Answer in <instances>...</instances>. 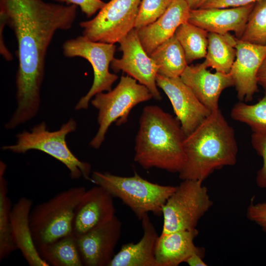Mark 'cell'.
Here are the masks:
<instances>
[{
	"instance_id": "obj_1",
	"label": "cell",
	"mask_w": 266,
	"mask_h": 266,
	"mask_svg": "<svg viewBox=\"0 0 266 266\" xmlns=\"http://www.w3.org/2000/svg\"><path fill=\"white\" fill-rule=\"evenodd\" d=\"M77 6L43 0H0V19L17 40V108L10 119L17 127L33 118L40 103L48 48L55 33L69 30Z\"/></svg>"
},
{
	"instance_id": "obj_2",
	"label": "cell",
	"mask_w": 266,
	"mask_h": 266,
	"mask_svg": "<svg viewBox=\"0 0 266 266\" xmlns=\"http://www.w3.org/2000/svg\"><path fill=\"white\" fill-rule=\"evenodd\" d=\"M183 147L185 159L178 172L182 180L203 182L215 170L237 161L234 131L219 108L186 135Z\"/></svg>"
},
{
	"instance_id": "obj_3",
	"label": "cell",
	"mask_w": 266,
	"mask_h": 266,
	"mask_svg": "<svg viewBox=\"0 0 266 266\" xmlns=\"http://www.w3.org/2000/svg\"><path fill=\"white\" fill-rule=\"evenodd\" d=\"M134 161L145 169L152 167L178 173L185 161L186 136L176 117L157 105H147L139 121Z\"/></svg>"
},
{
	"instance_id": "obj_4",
	"label": "cell",
	"mask_w": 266,
	"mask_h": 266,
	"mask_svg": "<svg viewBox=\"0 0 266 266\" xmlns=\"http://www.w3.org/2000/svg\"><path fill=\"white\" fill-rule=\"evenodd\" d=\"M91 177L93 183L104 188L113 198L120 199L140 220L150 212L162 215L166 202L176 188L150 182L137 172L127 177L94 171Z\"/></svg>"
},
{
	"instance_id": "obj_5",
	"label": "cell",
	"mask_w": 266,
	"mask_h": 266,
	"mask_svg": "<svg viewBox=\"0 0 266 266\" xmlns=\"http://www.w3.org/2000/svg\"><path fill=\"white\" fill-rule=\"evenodd\" d=\"M76 121L72 118L55 131H49L44 121L36 125L30 132L24 131L17 134L14 144L2 147L3 150L24 154L36 150L43 152L63 163L70 172L72 179L83 177L93 183L91 177V166L79 160L71 151L66 141V135L74 132Z\"/></svg>"
},
{
	"instance_id": "obj_6",
	"label": "cell",
	"mask_w": 266,
	"mask_h": 266,
	"mask_svg": "<svg viewBox=\"0 0 266 266\" xmlns=\"http://www.w3.org/2000/svg\"><path fill=\"white\" fill-rule=\"evenodd\" d=\"M86 191L84 187L68 188L32 209L30 225L37 250L72 233L75 211Z\"/></svg>"
},
{
	"instance_id": "obj_7",
	"label": "cell",
	"mask_w": 266,
	"mask_h": 266,
	"mask_svg": "<svg viewBox=\"0 0 266 266\" xmlns=\"http://www.w3.org/2000/svg\"><path fill=\"white\" fill-rule=\"evenodd\" d=\"M153 98L149 90L127 75H123L117 85L106 93L96 95L91 100L92 105L98 110V130L90 143L99 149L105 139L111 124L122 125L128 121L132 109L137 104Z\"/></svg>"
},
{
	"instance_id": "obj_8",
	"label": "cell",
	"mask_w": 266,
	"mask_h": 266,
	"mask_svg": "<svg viewBox=\"0 0 266 266\" xmlns=\"http://www.w3.org/2000/svg\"><path fill=\"white\" fill-rule=\"evenodd\" d=\"M212 205L208 190L202 182L183 180L163 207L161 234L196 229L200 219Z\"/></svg>"
},
{
	"instance_id": "obj_9",
	"label": "cell",
	"mask_w": 266,
	"mask_h": 266,
	"mask_svg": "<svg viewBox=\"0 0 266 266\" xmlns=\"http://www.w3.org/2000/svg\"><path fill=\"white\" fill-rule=\"evenodd\" d=\"M63 49L65 57L83 58L92 66L93 84L75 106L76 110L87 109L92 98L99 93L111 90L112 85L118 78L117 74L111 73L109 70L114 58L116 46L114 44L94 41L82 35L66 40Z\"/></svg>"
},
{
	"instance_id": "obj_10",
	"label": "cell",
	"mask_w": 266,
	"mask_h": 266,
	"mask_svg": "<svg viewBox=\"0 0 266 266\" xmlns=\"http://www.w3.org/2000/svg\"><path fill=\"white\" fill-rule=\"evenodd\" d=\"M141 0H110L93 19L79 23L91 40L115 44L134 28Z\"/></svg>"
},
{
	"instance_id": "obj_11",
	"label": "cell",
	"mask_w": 266,
	"mask_h": 266,
	"mask_svg": "<svg viewBox=\"0 0 266 266\" xmlns=\"http://www.w3.org/2000/svg\"><path fill=\"white\" fill-rule=\"evenodd\" d=\"M120 59L114 58L110 66L116 73L122 71L145 86L154 99L161 100L162 96L157 88L156 76L158 67L144 49L136 29L131 30L119 42Z\"/></svg>"
},
{
	"instance_id": "obj_12",
	"label": "cell",
	"mask_w": 266,
	"mask_h": 266,
	"mask_svg": "<svg viewBox=\"0 0 266 266\" xmlns=\"http://www.w3.org/2000/svg\"><path fill=\"white\" fill-rule=\"evenodd\" d=\"M156 83L169 100L186 135L191 133L211 113L180 77L169 78L157 74Z\"/></svg>"
},
{
	"instance_id": "obj_13",
	"label": "cell",
	"mask_w": 266,
	"mask_h": 266,
	"mask_svg": "<svg viewBox=\"0 0 266 266\" xmlns=\"http://www.w3.org/2000/svg\"><path fill=\"white\" fill-rule=\"evenodd\" d=\"M121 221L116 216L107 224L76 237L83 266H108L122 233Z\"/></svg>"
},
{
	"instance_id": "obj_14",
	"label": "cell",
	"mask_w": 266,
	"mask_h": 266,
	"mask_svg": "<svg viewBox=\"0 0 266 266\" xmlns=\"http://www.w3.org/2000/svg\"><path fill=\"white\" fill-rule=\"evenodd\" d=\"M235 49V59L229 73L233 80L238 99L241 101H249L258 90L257 74L266 57V45L237 38Z\"/></svg>"
},
{
	"instance_id": "obj_15",
	"label": "cell",
	"mask_w": 266,
	"mask_h": 266,
	"mask_svg": "<svg viewBox=\"0 0 266 266\" xmlns=\"http://www.w3.org/2000/svg\"><path fill=\"white\" fill-rule=\"evenodd\" d=\"M113 198L99 185L86 190L75 211L72 234L78 237L110 222L115 216Z\"/></svg>"
},
{
	"instance_id": "obj_16",
	"label": "cell",
	"mask_w": 266,
	"mask_h": 266,
	"mask_svg": "<svg viewBox=\"0 0 266 266\" xmlns=\"http://www.w3.org/2000/svg\"><path fill=\"white\" fill-rule=\"evenodd\" d=\"M203 62L186 67L180 76L199 100L211 112L219 109V99L222 91L234 85L230 73H212Z\"/></svg>"
},
{
	"instance_id": "obj_17",
	"label": "cell",
	"mask_w": 266,
	"mask_h": 266,
	"mask_svg": "<svg viewBox=\"0 0 266 266\" xmlns=\"http://www.w3.org/2000/svg\"><path fill=\"white\" fill-rule=\"evenodd\" d=\"M255 4L238 7L190 9L188 22L208 33L223 34L233 31L239 38Z\"/></svg>"
},
{
	"instance_id": "obj_18",
	"label": "cell",
	"mask_w": 266,
	"mask_h": 266,
	"mask_svg": "<svg viewBox=\"0 0 266 266\" xmlns=\"http://www.w3.org/2000/svg\"><path fill=\"white\" fill-rule=\"evenodd\" d=\"M190 9L185 0H173L155 21L136 29L140 41L149 55L173 36L181 25L188 22Z\"/></svg>"
},
{
	"instance_id": "obj_19",
	"label": "cell",
	"mask_w": 266,
	"mask_h": 266,
	"mask_svg": "<svg viewBox=\"0 0 266 266\" xmlns=\"http://www.w3.org/2000/svg\"><path fill=\"white\" fill-rule=\"evenodd\" d=\"M32 205L31 200L22 197L12 206L10 218L12 239L29 266H49L40 256L33 242L30 225Z\"/></svg>"
},
{
	"instance_id": "obj_20",
	"label": "cell",
	"mask_w": 266,
	"mask_h": 266,
	"mask_svg": "<svg viewBox=\"0 0 266 266\" xmlns=\"http://www.w3.org/2000/svg\"><path fill=\"white\" fill-rule=\"evenodd\" d=\"M143 235L137 243L123 244L108 266H158L155 246L159 237L148 214L141 220Z\"/></svg>"
},
{
	"instance_id": "obj_21",
	"label": "cell",
	"mask_w": 266,
	"mask_h": 266,
	"mask_svg": "<svg viewBox=\"0 0 266 266\" xmlns=\"http://www.w3.org/2000/svg\"><path fill=\"white\" fill-rule=\"evenodd\" d=\"M198 234L196 229L159 236L155 252L158 266H177L195 253H204L203 248L195 245Z\"/></svg>"
},
{
	"instance_id": "obj_22",
	"label": "cell",
	"mask_w": 266,
	"mask_h": 266,
	"mask_svg": "<svg viewBox=\"0 0 266 266\" xmlns=\"http://www.w3.org/2000/svg\"><path fill=\"white\" fill-rule=\"evenodd\" d=\"M237 38L229 33H208L207 53L203 62L216 71L229 73L236 57Z\"/></svg>"
},
{
	"instance_id": "obj_23",
	"label": "cell",
	"mask_w": 266,
	"mask_h": 266,
	"mask_svg": "<svg viewBox=\"0 0 266 266\" xmlns=\"http://www.w3.org/2000/svg\"><path fill=\"white\" fill-rule=\"evenodd\" d=\"M149 56L158 67V74L166 77H180L188 65L183 48L174 35Z\"/></svg>"
},
{
	"instance_id": "obj_24",
	"label": "cell",
	"mask_w": 266,
	"mask_h": 266,
	"mask_svg": "<svg viewBox=\"0 0 266 266\" xmlns=\"http://www.w3.org/2000/svg\"><path fill=\"white\" fill-rule=\"evenodd\" d=\"M38 251L49 266H83L76 237L72 233L41 247Z\"/></svg>"
},
{
	"instance_id": "obj_25",
	"label": "cell",
	"mask_w": 266,
	"mask_h": 266,
	"mask_svg": "<svg viewBox=\"0 0 266 266\" xmlns=\"http://www.w3.org/2000/svg\"><path fill=\"white\" fill-rule=\"evenodd\" d=\"M208 34L206 31L189 22L177 28L174 35L183 48L188 64L205 57Z\"/></svg>"
},
{
	"instance_id": "obj_26",
	"label": "cell",
	"mask_w": 266,
	"mask_h": 266,
	"mask_svg": "<svg viewBox=\"0 0 266 266\" xmlns=\"http://www.w3.org/2000/svg\"><path fill=\"white\" fill-rule=\"evenodd\" d=\"M6 165L0 164V261L17 249L12 239L10 214L11 202L7 196V182L4 177Z\"/></svg>"
},
{
	"instance_id": "obj_27",
	"label": "cell",
	"mask_w": 266,
	"mask_h": 266,
	"mask_svg": "<svg viewBox=\"0 0 266 266\" xmlns=\"http://www.w3.org/2000/svg\"><path fill=\"white\" fill-rule=\"evenodd\" d=\"M231 116L234 120L247 125L253 133H266V90L256 103L248 104L241 101L236 103Z\"/></svg>"
},
{
	"instance_id": "obj_28",
	"label": "cell",
	"mask_w": 266,
	"mask_h": 266,
	"mask_svg": "<svg viewBox=\"0 0 266 266\" xmlns=\"http://www.w3.org/2000/svg\"><path fill=\"white\" fill-rule=\"evenodd\" d=\"M238 39L266 45V0H261L255 3L244 31Z\"/></svg>"
},
{
	"instance_id": "obj_29",
	"label": "cell",
	"mask_w": 266,
	"mask_h": 266,
	"mask_svg": "<svg viewBox=\"0 0 266 266\" xmlns=\"http://www.w3.org/2000/svg\"><path fill=\"white\" fill-rule=\"evenodd\" d=\"M173 0H141L135 20L136 29L155 21L168 8Z\"/></svg>"
},
{
	"instance_id": "obj_30",
	"label": "cell",
	"mask_w": 266,
	"mask_h": 266,
	"mask_svg": "<svg viewBox=\"0 0 266 266\" xmlns=\"http://www.w3.org/2000/svg\"><path fill=\"white\" fill-rule=\"evenodd\" d=\"M252 147L263 159V165L256 176L257 185L266 188V133H253L251 137Z\"/></svg>"
},
{
	"instance_id": "obj_31",
	"label": "cell",
	"mask_w": 266,
	"mask_h": 266,
	"mask_svg": "<svg viewBox=\"0 0 266 266\" xmlns=\"http://www.w3.org/2000/svg\"><path fill=\"white\" fill-rule=\"evenodd\" d=\"M246 217L259 226L266 234V201L254 203L252 198L247 208Z\"/></svg>"
},
{
	"instance_id": "obj_32",
	"label": "cell",
	"mask_w": 266,
	"mask_h": 266,
	"mask_svg": "<svg viewBox=\"0 0 266 266\" xmlns=\"http://www.w3.org/2000/svg\"><path fill=\"white\" fill-rule=\"evenodd\" d=\"M59 3L74 5L79 7L87 17H90L105 5L102 0H52Z\"/></svg>"
},
{
	"instance_id": "obj_33",
	"label": "cell",
	"mask_w": 266,
	"mask_h": 266,
	"mask_svg": "<svg viewBox=\"0 0 266 266\" xmlns=\"http://www.w3.org/2000/svg\"><path fill=\"white\" fill-rule=\"evenodd\" d=\"M259 0H208L199 8L238 7Z\"/></svg>"
},
{
	"instance_id": "obj_34",
	"label": "cell",
	"mask_w": 266,
	"mask_h": 266,
	"mask_svg": "<svg viewBox=\"0 0 266 266\" xmlns=\"http://www.w3.org/2000/svg\"><path fill=\"white\" fill-rule=\"evenodd\" d=\"M5 26V22L0 19V53L6 61H10L12 59V55L4 43L3 31Z\"/></svg>"
},
{
	"instance_id": "obj_35",
	"label": "cell",
	"mask_w": 266,
	"mask_h": 266,
	"mask_svg": "<svg viewBox=\"0 0 266 266\" xmlns=\"http://www.w3.org/2000/svg\"><path fill=\"white\" fill-rule=\"evenodd\" d=\"M204 253H195L190 256L185 263L190 266H206L207 265L203 261Z\"/></svg>"
},
{
	"instance_id": "obj_36",
	"label": "cell",
	"mask_w": 266,
	"mask_h": 266,
	"mask_svg": "<svg viewBox=\"0 0 266 266\" xmlns=\"http://www.w3.org/2000/svg\"><path fill=\"white\" fill-rule=\"evenodd\" d=\"M257 80L258 84L266 90V57L259 69Z\"/></svg>"
},
{
	"instance_id": "obj_37",
	"label": "cell",
	"mask_w": 266,
	"mask_h": 266,
	"mask_svg": "<svg viewBox=\"0 0 266 266\" xmlns=\"http://www.w3.org/2000/svg\"><path fill=\"white\" fill-rule=\"evenodd\" d=\"M191 9L200 8L208 0H185Z\"/></svg>"
}]
</instances>
